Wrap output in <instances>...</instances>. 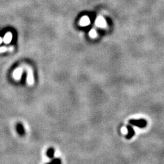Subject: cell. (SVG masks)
Here are the masks:
<instances>
[{
	"mask_svg": "<svg viewBox=\"0 0 164 164\" xmlns=\"http://www.w3.org/2000/svg\"><path fill=\"white\" fill-rule=\"evenodd\" d=\"M25 68L27 72V82L29 85H32L34 83V77L32 69L29 66H25Z\"/></svg>",
	"mask_w": 164,
	"mask_h": 164,
	"instance_id": "cell-1",
	"label": "cell"
},
{
	"mask_svg": "<svg viewBox=\"0 0 164 164\" xmlns=\"http://www.w3.org/2000/svg\"><path fill=\"white\" fill-rule=\"evenodd\" d=\"M23 68L21 66L16 68L13 72V78L15 80H20L23 74Z\"/></svg>",
	"mask_w": 164,
	"mask_h": 164,
	"instance_id": "cell-2",
	"label": "cell"
},
{
	"mask_svg": "<svg viewBox=\"0 0 164 164\" xmlns=\"http://www.w3.org/2000/svg\"><path fill=\"white\" fill-rule=\"evenodd\" d=\"M96 24L98 27L103 28L106 26V21L105 20V19L102 17H99L96 19Z\"/></svg>",
	"mask_w": 164,
	"mask_h": 164,
	"instance_id": "cell-3",
	"label": "cell"
},
{
	"mask_svg": "<svg viewBox=\"0 0 164 164\" xmlns=\"http://www.w3.org/2000/svg\"><path fill=\"white\" fill-rule=\"evenodd\" d=\"M131 123L133 124V125H135L140 127H144L147 125V122L144 120H135L131 121Z\"/></svg>",
	"mask_w": 164,
	"mask_h": 164,
	"instance_id": "cell-4",
	"label": "cell"
},
{
	"mask_svg": "<svg viewBox=\"0 0 164 164\" xmlns=\"http://www.w3.org/2000/svg\"><path fill=\"white\" fill-rule=\"evenodd\" d=\"M91 21L88 17H83L82 18L80 21V24L82 26H86L90 24Z\"/></svg>",
	"mask_w": 164,
	"mask_h": 164,
	"instance_id": "cell-5",
	"label": "cell"
},
{
	"mask_svg": "<svg viewBox=\"0 0 164 164\" xmlns=\"http://www.w3.org/2000/svg\"><path fill=\"white\" fill-rule=\"evenodd\" d=\"M12 34L9 32L7 33H6V35L4 36V38L3 39V41L5 42V43H6V44H9L10 42H11L12 40Z\"/></svg>",
	"mask_w": 164,
	"mask_h": 164,
	"instance_id": "cell-6",
	"label": "cell"
},
{
	"mask_svg": "<svg viewBox=\"0 0 164 164\" xmlns=\"http://www.w3.org/2000/svg\"><path fill=\"white\" fill-rule=\"evenodd\" d=\"M13 47L11 46V47H9V48H7V47H1L0 48V53H3L4 52L6 51H10V52H12L13 51Z\"/></svg>",
	"mask_w": 164,
	"mask_h": 164,
	"instance_id": "cell-7",
	"label": "cell"
},
{
	"mask_svg": "<svg viewBox=\"0 0 164 164\" xmlns=\"http://www.w3.org/2000/svg\"><path fill=\"white\" fill-rule=\"evenodd\" d=\"M89 36H90L91 38H96L97 36V32L94 29H92L91 31L89 32Z\"/></svg>",
	"mask_w": 164,
	"mask_h": 164,
	"instance_id": "cell-8",
	"label": "cell"
},
{
	"mask_svg": "<svg viewBox=\"0 0 164 164\" xmlns=\"http://www.w3.org/2000/svg\"><path fill=\"white\" fill-rule=\"evenodd\" d=\"M121 131L123 134H127L128 133V130L125 127H123L121 130Z\"/></svg>",
	"mask_w": 164,
	"mask_h": 164,
	"instance_id": "cell-9",
	"label": "cell"
},
{
	"mask_svg": "<svg viewBox=\"0 0 164 164\" xmlns=\"http://www.w3.org/2000/svg\"><path fill=\"white\" fill-rule=\"evenodd\" d=\"M60 155V153L59 151H57L56 152V156H59Z\"/></svg>",
	"mask_w": 164,
	"mask_h": 164,
	"instance_id": "cell-10",
	"label": "cell"
},
{
	"mask_svg": "<svg viewBox=\"0 0 164 164\" xmlns=\"http://www.w3.org/2000/svg\"><path fill=\"white\" fill-rule=\"evenodd\" d=\"M3 39H2L1 37H0V44H1V43L3 42Z\"/></svg>",
	"mask_w": 164,
	"mask_h": 164,
	"instance_id": "cell-11",
	"label": "cell"
}]
</instances>
